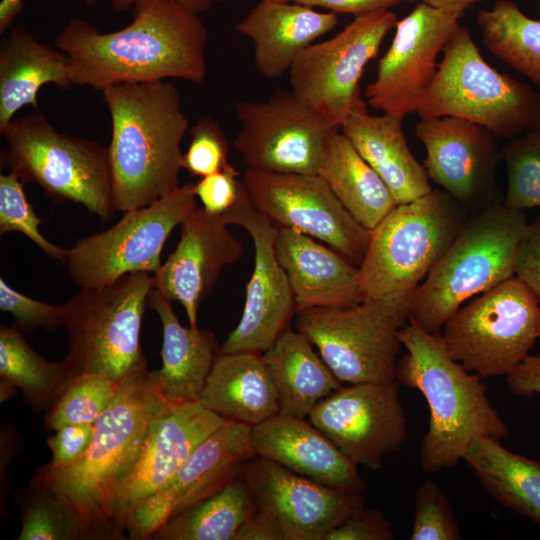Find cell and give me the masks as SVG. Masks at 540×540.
<instances>
[{"mask_svg": "<svg viewBox=\"0 0 540 540\" xmlns=\"http://www.w3.org/2000/svg\"><path fill=\"white\" fill-rule=\"evenodd\" d=\"M132 8L131 23L117 31L103 33L72 18L57 35L73 85L101 92L168 78L201 84L207 75L208 31L199 15L168 0H140Z\"/></svg>", "mask_w": 540, "mask_h": 540, "instance_id": "1", "label": "cell"}, {"mask_svg": "<svg viewBox=\"0 0 540 540\" xmlns=\"http://www.w3.org/2000/svg\"><path fill=\"white\" fill-rule=\"evenodd\" d=\"M149 370L123 381L94 424L91 444L63 469L41 466L35 478L59 492L78 516L86 539H117L115 505L135 466L152 423L172 409L149 378Z\"/></svg>", "mask_w": 540, "mask_h": 540, "instance_id": "2", "label": "cell"}, {"mask_svg": "<svg viewBox=\"0 0 540 540\" xmlns=\"http://www.w3.org/2000/svg\"><path fill=\"white\" fill-rule=\"evenodd\" d=\"M101 93L112 123L108 151L116 211L148 206L175 191L189 127L177 87L160 80L122 83Z\"/></svg>", "mask_w": 540, "mask_h": 540, "instance_id": "3", "label": "cell"}, {"mask_svg": "<svg viewBox=\"0 0 540 540\" xmlns=\"http://www.w3.org/2000/svg\"><path fill=\"white\" fill-rule=\"evenodd\" d=\"M399 338L407 353L397 363L396 381L420 391L430 411L420 447L424 472L454 467L475 437L501 441L509 435L482 378L449 355L441 333H429L408 321Z\"/></svg>", "mask_w": 540, "mask_h": 540, "instance_id": "4", "label": "cell"}, {"mask_svg": "<svg viewBox=\"0 0 540 540\" xmlns=\"http://www.w3.org/2000/svg\"><path fill=\"white\" fill-rule=\"evenodd\" d=\"M524 210L494 203L468 217L449 248L411 296L407 314L429 333L468 300L515 276L527 226Z\"/></svg>", "mask_w": 540, "mask_h": 540, "instance_id": "5", "label": "cell"}, {"mask_svg": "<svg viewBox=\"0 0 540 540\" xmlns=\"http://www.w3.org/2000/svg\"><path fill=\"white\" fill-rule=\"evenodd\" d=\"M468 217V211L440 188L398 204L370 231L359 266L364 300L408 306Z\"/></svg>", "mask_w": 540, "mask_h": 540, "instance_id": "6", "label": "cell"}, {"mask_svg": "<svg viewBox=\"0 0 540 540\" xmlns=\"http://www.w3.org/2000/svg\"><path fill=\"white\" fill-rule=\"evenodd\" d=\"M0 134L1 164L54 203L74 202L101 220L116 211L108 147L58 131L39 110L14 117Z\"/></svg>", "mask_w": 540, "mask_h": 540, "instance_id": "7", "label": "cell"}, {"mask_svg": "<svg viewBox=\"0 0 540 540\" xmlns=\"http://www.w3.org/2000/svg\"><path fill=\"white\" fill-rule=\"evenodd\" d=\"M442 53L415 112L420 118H463L504 140L540 128V93L490 66L466 27L454 29Z\"/></svg>", "mask_w": 540, "mask_h": 540, "instance_id": "8", "label": "cell"}, {"mask_svg": "<svg viewBox=\"0 0 540 540\" xmlns=\"http://www.w3.org/2000/svg\"><path fill=\"white\" fill-rule=\"evenodd\" d=\"M152 275L130 273L98 288H80L63 305L69 348L62 361L71 378L106 376L117 383L148 370L141 327Z\"/></svg>", "mask_w": 540, "mask_h": 540, "instance_id": "9", "label": "cell"}, {"mask_svg": "<svg viewBox=\"0 0 540 540\" xmlns=\"http://www.w3.org/2000/svg\"><path fill=\"white\" fill-rule=\"evenodd\" d=\"M540 302L516 276L462 305L444 324L449 355L481 378L506 376L539 338Z\"/></svg>", "mask_w": 540, "mask_h": 540, "instance_id": "10", "label": "cell"}, {"mask_svg": "<svg viewBox=\"0 0 540 540\" xmlns=\"http://www.w3.org/2000/svg\"><path fill=\"white\" fill-rule=\"evenodd\" d=\"M294 317L295 329L341 382L396 381L406 305L367 299L348 308H306Z\"/></svg>", "mask_w": 540, "mask_h": 540, "instance_id": "11", "label": "cell"}, {"mask_svg": "<svg viewBox=\"0 0 540 540\" xmlns=\"http://www.w3.org/2000/svg\"><path fill=\"white\" fill-rule=\"evenodd\" d=\"M194 184L179 186L154 203L123 212L105 231L79 239L69 249L66 264L80 288L109 285L124 275L154 273L171 232L196 208Z\"/></svg>", "mask_w": 540, "mask_h": 540, "instance_id": "12", "label": "cell"}, {"mask_svg": "<svg viewBox=\"0 0 540 540\" xmlns=\"http://www.w3.org/2000/svg\"><path fill=\"white\" fill-rule=\"evenodd\" d=\"M398 19L379 10L354 16L334 37L304 49L290 70L292 93L329 126L341 129L361 99L360 79Z\"/></svg>", "mask_w": 540, "mask_h": 540, "instance_id": "13", "label": "cell"}, {"mask_svg": "<svg viewBox=\"0 0 540 540\" xmlns=\"http://www.w3.org/2000/svg\"><path fill=\"white\" fill-rule=\"evenodd\" d=\"M240 131L233 146L246 168L318 174L332 128L293 93L278 91L264 101H238Z\"/></svg>", "mask_w": 540, "mask_h": 540, "instance_id": "14", "label": "cell"}, {"mask_svg": "<svg viewBox=\"0 0 540 540\" xmlns=\"http://www.w3.org/2000/svg\"><path fill=\"white\" fill-rule=\"evenodd\" d=\"M242 180L255 208L276 227L318 239L360 266L370 230L349 214L319 174L246 168Z\"/></svg>", "mask_w": 540, "mask_h": 540, "instance_id": "15", "label": "cell"}, {"mask_svg": "<svg viewBox=\"0 0 540 540\" xmlns=\"http://www.w3.org/2000/svg\"><path fill=\"white\" fill-rule=\"evenodd\" d=\"M399 386L397 381L341 385L315 405L308 419L354 464L378 470L385 456L408 439Z\"/></svg>", "mask_w": 540, "mask_h": 540, "instance_id": "16", "label": "cell"}, {"mask_svg": "<svg viewBox=\"0 0 540 540\" xmlns=\"http://www.w3.org/2000/svg\"><path fill=\"white\" fill-rule=\"evenodd\" d=\"M464 14L419 3L395 25L379 60L376 78L365 90L367 104L399 118L415 113L438 71L437 57Z\"/></svg>", "mask_w": 540, "mask_h": 540, "instance_id": "17", "label": "cell"}, {"mask_svg": "<svg viewBox=\"0 0 540 540\" xmlns=\"http://www.w3.org/2000/svg\"><path fill=\"white\" fill-rule=\"evenodd\" d=\"M256 455L251 427L226 421L196 447L160 490L130 512L126 535L132 540L151 539L170 518L239 476L243 464Z\"/></svg>", "mask_w": 540, "mask_h": 540, "instance_id": "18", "label": "cell"}, {"mask_svg": "<svg viewBox=\"0 0 540 540\" xmlns=\"http://www.w3.org/2000/svg\"><path fill=\"white\" fill-rule=\"evenodd\" d=\"M414 132L426 149L424 167L468 212L498 203L500 138L487 127L459 117L420 118Z\"/></svg>", "mask_w": 540, "mask_h": 540, "instance_id": "19", "label": "cell"}, {"mask_svg": "<svg viewBox=\"0 0 540 540\" xmlns=\"http://www.w3.org/2000/svg\"><path fill=\"white\" fill-rule=\"evenodd\" d=\"M222 217L227 225H238L249 233L255 254L241 319L220 352L263 353L297 312L287 275L275 256L277 227L255 208L246 188Z\"/></svg>", "mask_w": 540, "mask_h": 540, "instance_id": "20", "label": "cell"}, {"mask_svg": "<svg viewBox=\"0 0 540 540\" xmlns=\"http://www.w3.org/2000/svg\"><path fill=\"white\" fill-rule=\"evenodd\" d=\"M239 475L257 509L275 519L285 540H323L364 506L361 493L323 485L258 455Z\"/></svg>", "mask_w": 540, "mask_h": 540, "instance_id": "21", "label": "cell"}, {"mask_svg": "<svg viewBox=\"0 0 540 540\" xmlns=\"http://www.w3.org/2000/svg\"><path fill=\"white\" fill-rule=\"evenodd\" d=\"M175 250L152 275L153 288L185 309L189 326L198 327L200 302L208 296L224 267L243 254V245L221 215L197 207L183 221Z\"/></svg>", "mask_w": 540, "mask_h": 540, "instance_id": "22", "label": "cell"}, {"mask_svg": "<svg viewBox=\"0 0 540 540\" xmlns=\"http://www.w3.org/2000/svg\"><path fill=\"white\" fill-rule=\"evenodd\" d=\"M226 421L200 401L174 406L155 419L139 458L117 496L114 517L117 539L124 538L130 512L160 490L196 447Z\"/></svg>", "mask_w": 540, "mask_h": 540, "instance_id": "23", "label": "cell"}, {"mask_svg": "<svg viewBox=\"0 0 540 540\" xmlns=\"http://www.w3.org/2000/svg\"><path fill=\"white\" fill-rule=\"evenodd\" d=\"M275 256L294 297L296 310L348 308L364 301L359 267L330 246L287 227H277Z\"/></svg>", "mask_w": 540, "mask_h": 540, "instance_id": "24", "label": "cell"}, {"mask_svg": "<svg viewBox=\"0 0 540 540\" xmlns=\"http://www.w3.org/2000/svg\"><path fill=\"white\" fill-rule=\"evenodd\" d=\"M258 456L323 485L361 493L366 484L358 466L305 418L277 414L251 427Z\"/></svg>", "mask_w": 540, "mask_h": 540, "instance_id": "25", "label": "cell"}, {"mask_svg": "<svg viewBox=\"0 0 540 540\" xmlns=\"http://www.w3.org/2000/svg\"><path fill=\"white\" fill-rule=\"evenodd\" d=\"M337 24L334 12H319L294 2L259 0L235 28L252 42L258 74L272 80L289 72L297 56Z\"/></svg>", "mask_w": 540, "mask_h": 540, "instance_id": "26", "label": "cell"}, {"mask_svg": "<svg viewBox=\"0 0 540 540\" xmlns=\"http://www.w3.org/2000/svg\"><path fill=\"white\" fill-rule=\"evenodd\" d=\"M170 299L156 289L147 305L159 316L163 342L162 366L148 375L163 398L172 406L199 401L206 379L220 352L214 333L198 327H184Z\"/></svg>", "mask_w": 540, "mask_h": 540, "instance_id": "27", "label": "cell"}, {"mask_svg": "<svg viewBox=\"0 0 540 540\" xmlns=\"http://www.w3.org/2000/svg\"><path fill=\"white\" fill-rule=\"evenodd\" d=\"M402 120L385 113L370 114L367 102L361 98L340 129L383 179L397 204L410 202L432 190L424 165L410 150Z\"/></svg>", "mask_w": 540, "mask_h": 540, "instance_id": "28", "label": "cell"}, {"mask_svg": "<svg viewBox=\"0 0 540 540\" xmlns=\"http://www.w3.org/2000/svg\"><path fill=\"white\" fill-rule=\"evenodd\" d=\"M199 401L224 419L250 427L280 413L278 395L260 352H219Z\"/></svg>", "mask_w": 540, "mask_h": 540, "instance_id": "29", "label": "cell"}, {"mask_svg": "<svg viewBox=\"0 0 540 540\" xmlns=\"http://www.w3.org/2000/svg\"><path fill=\"white\" fill-rule=\"evenodd\" d=\"M47 84L68 90L73 82L67 55L36 39L24 25L11 27L0 46V129L31 105Z\"/></svg>", "mask_w": 540, "mask_h": 540, "instance_id": "30", "label": "cell"}, {"mask_svg": "<svg viewBox=\"0 0 540 540\" xmlns=\"http://www.w3.org/2000/svg\"><path fill=\"white\" fill-rule=\"evenodd\" d=\"M262 354L281 414L306 418L319 401L341 386L313 344L296 329H285Z\"/></svg>", "mask_w": 540, "mask_h": 540, "instance_id": "31", "label": "cell"}, {"mask_svg": "<svg viewBox=\"0 0 540 540\" xmlns=\"http://www.w3.org/2000/svg\"><path fill=\"white\" fill-rule=\"evenodd\" d=\"M318 174L349 214L370 231L398 205L383 179L340 129L329 135Z\"/></svg>", "mask_w": 540, "mask_h": 540, "instance_id": "32", "label": "cell"}, {"mask_svg": "<svg viewBox=\"0 0 540 540\" xmlns=\"http://www.w3.org/2000/svg\"><path fill=\"white\" fill-rule=\"evenodd\" d=\"M462 460L493 499L540 526V460L509 451L490 437H475Z\"/></svg>", "mask_w": 540, "mask_h": 540, "instance_id": "33", "label": "cell"}, {"mask_svg": "<svg viewBox=\"0 0 540 540\" xmlns=\"http://www.w3.org/2000/svg\"><path fill=\"white\" fill-rule=\"evenodd\" d=\"M257 510L240 475L217 493L170 518L152 540H234Z\"/></svg>", "mask_w": 540, "mask_h": 540, "instance_id": "34", "label": "cell"}, {"mask_svg": "<svg viewBox=\"0 0 540 540\" xmlns=\"http://www.w3.org/2000/svg\"><path fill=\"white\" fill-rule=\"evenodd\" d=\"M484 46L540 90V21L511 0H496L477 12Z\"/></svg>", "mask_w": 540, "mask_h": 540, "instance_id": "35", "label": "cell"}, {"mask_svg": "<svg viewBox=\"0 0 540 540\" xmlns=\"http://www.w3.org/2000/svg\"><path fill=\"white\" fill-rule=\"evenodd\" d=\"M70 377L63 362H49L40 356L13 324L0 327V383L23 391L37 411H49Z\"/></svg>", "mask_w": 540, "mask_h": 540, "instance_id": "36", "label": "cell"}, {"mask_svg": "<svg viewBox=\"0 0 540 540\" xmlns=\"http://www.w3.org/2000/svg\"><path fill=\"white\" fill-rule=\"evenodd\" d=\"M17 497L21 508V530L17 540L86 539L72 507L47 483L33 477Z\"/></svg>", "mask_w": 540, "mask_h": 540, "instance_id": "37", "label": "cell"}, {"mask_svg": "<svg viewBox=\"0 0 540 540\" xmlns=\"http://www.w3.org/2000/svg\"><path fill=\"white\" fill-rule=\"evenodd\" d=\"M122 383L98 374L71 378L47 411L46 428L56 431L67 424H95L117 396Z\"/></svg>", "mask_w": 540, "mask_h": 540, "instance_id": "38", "label": "cell"}, {"mask_svg": "<svg viewBox=\"0 0 540 540\" xmlns=\"http://www.w3.org/2000/svg\"><path fill=\"white\" fill-rule=\"evenodd\" d=\"M501 155L507 169L504 205L518 210L540 207V128L507 140Z\"/></svg>", "mask_w": 540, "mask_h": 540, "instance_id": "39", "label": "cell"}, {"mask_svg": "<svg viewBox=\"0 0 540 540\" xmlns=\"http://www.w3.org/2000/svg\"><path fill=\"white\" fill-rule=\"evenodd\" d=\"M23 185L12 173L0 174V234L22 233L51 258L66 262L69 249L50 242L41 234L39 225L43 220L29 203Z\"/></svg>", "mask_w": 540, "mask_h": 540, "instance_id": "40", "label": "cell"}, {"mask_svg": "<svg viewBox=\"0 0 540 540\" xmlns=\"http://www.w3.org/2000/svg\"><path fill=\"white\" fill-rule=\"evenodd\" d=\"M411 540H459L461 532L452 506L442 489L427 479L415 496Z\"/></svg>", "mask_w": 540, "mask_h": 540, "instance_id": "41", "label": "cell"}, {"mask_svg": "<svg viewBox=\"0 0 540 540\" xmlns=\"http://www.w3.org/2000/svg\"><path fill=\"white\" fill-rule=\"evenodd\" d=\"M190 134L191 141L183 156V169L191 175L201 178L232 165L228 160V141L215 119L201 117Z\"/></svg>", "mask_w": 540, "mask_h": 540, "instance_id": "42", "label": "cell"}, {"mask_svg": "<svg viewBox=\"0 0 540 540\" xmlns=\"http://www.w3.org/2000/svg\"><path fill=\"white\" fill-rule=\"evenodd\" d=\"M0 309L8 312L15 325L24 332L38 328L53 332L64 326L63 305L32 299L11 287L0 278Z\"/></svg>", "mask_w": 540, "mask_h": 540, "instance_id": "43", "label": "cell"}, {"mask_svg": "<svg viewBox=\"0 0 540 540\" xmlns=\"http://www.w3.org/2000/svg\"><path fill=\"white\" fill-rule=\"evenodd\" d=\"M233 165L201 177L194 184L196 197L209 213L223 215L239 200L245 186Z\"/></svg>", "mask_w": 540, "mask_h": 540, "instance_id": "44", "label": "cell"}, {"mask_svg": "<svg viewBox=\"0 0 540 540\" xmlns=\"http://www.w3.org/2000/svg\"><path fill=\"white\" fill-rule=\"evenodd\" d=\"M391 522L378 510L364 506L352 512L341 524L331 529L323 540H393Z\"/></svg>", "mask_w": 540, "mask_h": 540, "instance_id": "45", "label": "cell"}, {"mask_svg": "<svg viewBox=\"0 0 540 540\" xmlns=\"http://www.w3.org/2000/svg\"><path fill=\"white\" fill-rule=\"evenodd\" d=\"M94 433V424H67L47 438L52 458L46 465L63 469L78 461L88 450Z\"/></svg>", "mask_w": 540, "mask_h": 540, "instance_id": "46", "label": "cell"}, {"mask_svg": "<svg viewBox=\"0 0 540 540\" xmlns=\"http://www.w3.org/2000/svg\"><path fill=\"white\" fill-rule=\"evenodd\" d=\"M515 276L540 302V218L527 223L518 249Z\"/></svg>", "mask_w": 540, "mask_h": 540, "instance_id": "47", "label": "cell"}, {"mask_svg": "<svg viewBox=\"0 0 540 540\" xmlns=\"http://www.w3.org/2000/svg\"><path fill=\"white\" fill-rule=\"evenodd\" d=\"M507 387L516 396L540 394V353L529 354L506 376Z\"/></svg>", "mask_w": 540, "mask_h": 540, "instance_id": "48", "label": "cell"}, {"mask_svg": "<svg viewBox=\"0 0 540 540\" xmlns=\"http://www.w3.org/2000/svg\"><path fill=\"white\" fill-rule=\"evenodd\" d=\"M302 4L308 7H322L336 14L358 16L379 10H388L404 0H276Z\"/></svg>", "mask_w": 540, "mask_h": 540, "instance_id": "49", "label": "cell"}, {"mask_svg": "<svg viewBox=\"0 0 540 540\" xmlns=\"http://www.w3.org/2000/svg\"><path fill=\"white\" fill-rule=\"evenodd\" d=\"M234 540H285V538L275 519L257 509L240 526Z\"/></svg>", "mask_w": 540, "mask_h": 540, "instance_id": "50", "label": "cell"}, {"mask_svg": "<svg viewBox=\"0 0 540 540\" xmlns=\"http://www.w3.org/2000/svg\"><path fill=\"white\" fill-rule=\"evenodd\" d=\"M140 0H110L114 11L121 13L132 8ZM194 12L201 13L209 10L216 3H224L231 0H168Z\"/></svg>", "mask_w": 540, "mask_h": 540, "instance_id": "51", "label": "cell"}, {"mask_svg": "<svg viewBox=\"0 0 540 540\" xmlns=\"http://www.w3.org/2000/svg\"><path fill=\"white\" fill-rule=\"evenodd\" d=\"M85 4L93 5L95 0H84ZM23 0H1L0 1V33H5L12 25L15 18L22 11Z\"/></svg>", "mask_w": 540, "mask_h": 540, "instance_id": "52", "label": "cell"}, {"mask_svg": "<svg viewBox=\"0 0 540 540\" xmlns=\"http://www.w3.org/2000/svg\"><path fill=\"white\" fill-rule=\"evenodd\" d=\"M415 1V0H407ZM422 3L437 9L465 12L470 6L484 0H421Z\"/></svg>", "mask_w": 540, "mask_h": 540, "instance_id": "53", "label": "cell"}, {"mask_svg": "<svg viewBox=\"0 0 540 540\" xmlns=\"http://www.w3.org/2000/svg\"><path fill=\"white\" fill-rule=\"evenodd\" d=\"M539 336H540V319H539Z\"/></svg>", "mask_w": 540, "mask_h": 540, "instance_id": "54", "label": "cell"}]
</instances>
